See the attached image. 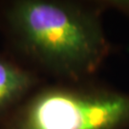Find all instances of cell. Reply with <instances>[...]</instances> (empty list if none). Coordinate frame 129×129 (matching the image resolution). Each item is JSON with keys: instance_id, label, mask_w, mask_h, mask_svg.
<instances>
[{"instance_id": "obj_1", "label": "cell", "mask_w": 129, "mask_h": 129, "mask_svg": "<svg viewBox=\"0 0 129 129\" xmlns=\"http://www.w3.org/2000/svg\"><path fill=\"white\" fill-rule=\"evenodd\" d=\"M101 13L95 4L15 0L2 14L12 41L28 59L68 82H81L110 53Z\"/></svg>"}, {"instance_id": "obj_2", "label": "cell", "mask_w": 129, "mask_h": 129, "mask_svg": "<svg viewBox=\"0 0 129 129\" xmlns=\"http://www.w3.org/2000/svg\"><path fill=\"white\" fill-rule=\"evenodd\" d=\"M78 83L34 91L1 129H129V93Z\"/></svg>"}, {"instance_id": "obj_3", "label": "cell", "mask_w": 129, "mask_h": 129, "mask_svg": "<svg viewBox=\"0 0 129 129\" xmlns=\"http://www.w3.org/2000/svg\"><path fill=\"white\" fill-rule=\"evenodd\" d=\"M38 81L31 70L0 55V121H4L35 91Z\"/></svg>"}, {"instance_id": "obj_4", "label": "cell", "mask_w": 129, "mask_h": 129, "mask_svg": "<svg viewBox=\"0 0 129 129\" xmlns=\"http://www.w3.org/2000/svg\"><path fill=\"white\" fill-rule=\"evenodd\" d=\"M97 6L101 11L107 9H114L129 17V1H100L96 2Z\"/></svg>"}]
</instances>
